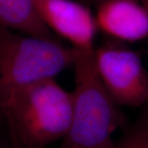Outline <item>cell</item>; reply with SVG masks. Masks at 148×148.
Segmentation results:
<instances>
[{"instance_id":"cell-1","label":"cell","mask_w":148,"mask_h":148,"mask_svg":"<svg viewBox=\"0 0 148 148\" xmlns=\"http://www.w3.org/2000/svg\"><path fill=\"white\" fill-rule=\"evenodd\" d=\"M73 110V92L48 78L16 91L1 111L8 135L28 148H46L67 136Z\"/></svg>"},{"instance_id":"cell-2","label":"cell","mask_w":148,"mask_h":148,"mask_svg":"<svg viewBox=\"0 0 148 148\" xmlns=\"http://www.w3.org/2000/svg\"><path fill=\"white\" fill-rule=\"evenodd\" d=\"M94 51L76 50L73 119L60 148H117L112 136L123 114L99 77Z\"/></svg>"},{"instance_id":"cell-3","label":"cell","mask_w":148,"mask_h":148,"mask_svg":"<svg viewBox=\"0 0 148 148\" xmlns=\"http://www.w3.org/2000/svg\"><path fill=\"white\" fill-rule=\"evenodd\" d=\"M75 58L76 50L58 39L33 36L0 27V110L16 91L55 78L73 66Z\"/></svg>"},{"instance_id":"cell-4","label":"cell","mask_w":148,"mask_h":148,"mask_svg":"<svg viewBox=\"0 0 148 148\" xmlns=\"http://www.w3.org/2000/svg\"><path fill=\"white\" fill-rule=\"evenodd\" d=\"M94 62L104 86L119 106L147 105L148 72L137 52L113 40L95 48Z\"/></svg>"},{"instance_id":"cell-5","label":"cell","mask_w":148,"mask_h":148,"mask_svg":"<svg viewBox=\"0 0 148 148\" xmlns=\"http://www.w3.org/2000/svg\"><path fill=\"white\" fill-rule=\"evenodd\" d=\"M37 11L45 25L80 52L95 50L98 30L95 15L76 0H35Z\"/></svg>"},{"instance_id":"cell-6","label":"cell","mask_w":148,"mask_h":148,"mask_svg":"<svg viewBox=\"0 0 148 148\" xmlns=\"http://www.w3.org/2000/svg\"><path fill=\"white\" fill-rule=\"evenodd\" d=\"M98 29L122 43L148 37V8L142 0H103L97 3Z\"/></svg>"},{"instance_id":"cell-7","label":"cell","mask_w":148,"mask_h":148,"mask_svg":"<svg viewBox=\"0 0 148 148\" xmlns=\"http://www.w3.org/2000/svg\"><path fill=\"white\" fill-rule=\"evenodd\" d=\"M0 27L33 36L58 39L43 22L35 0H0Z\"/></svg>"},{"instance_id":"cell-8","label":"cell","mask_w":148,"mask_h":148,"mask_svg":"<svg viewBox=\"0 0 148 148\" xmlns=\"http://www.w3.org/2000/svg\"><path fill=\"white\" fill-rule=\"evenodd\" d=\"M117 148H148V104L117 143Z\"/></svg>"},{"instance_id":"cell-9","label":"cell","mask_w":148,"mask_h":148,"mask_svg":"<svg viewBox=\"0 0 148 148\" xmlns=\"http://www.w3.org/2000/svg\"><path fill=\"white\" fill-rule=\"evenodd\" d=\"M10 138V143H11V148H28L26 146H24L22 143H21L16 138H15L12 136L9 137Z\"/></svg>"},{"instance_id":"cell-10","label":"cell","mask_w":148,"mask_h":148,"mask_svg":"<svg viewBox=\"0 0 148 148\" xmlns=\"http://www.w3.org/2000/svg\"><path fill=\"white\" fill-rule=\"evenodd\" d=\"M2 121H4V117H3V113L0 110V122ZM0 148H4V145H3V138H2V136H1V131H0Z\"/></svg>"},{"instance_id":"cell-11","label":"cell","mask_w":148,"mask_h":148,"mask_svg":"<svg viewBox=\"0 0 148 148\" xmlns=\"http://www.w3.org/2000/svg\"><path fill=\"white\" fill-rule=\"evenodd\" d=\"M142 1H143V3H144V4L146 5V7L148 8V0H142Z\"/></svg>"}]
</instances>
